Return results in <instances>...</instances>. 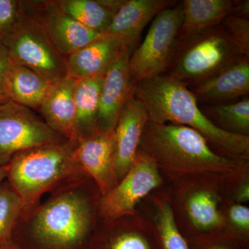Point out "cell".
Here are the masks:
<instances>
[{
	"label": "cell",
	"instance_id": "4dcf8cb0",
	"mask_svg": "<svg viewBox=\"0 0 249 249\" xmlns=\"http://www.w3.org/2000/svg\"><path fill=\"white\" fill-rule=\"evenodd\" d=\"M13 63L8 49L0 37V105L9 101L6 85Z\"/></svg>",
	"mask_w": 249,
	"mask_h": 249
},
{
	"label": "cell",
	"instance_id": "603a6c76",
	"mask_svg": "<svg viewBox=\"0 0 249 249\" xmlns=\"http://www.w3.org/2000/svg\"><path fill=\"white\" fill-rule=\"evenodd\" d=\"M52 83L30 69L13 63L7 79L9 100L38 110Z\"/></svg>",
	"mask_w": 249,
	"mask_h": 249
},
{
	"label": "cell",
	"instance_id": "484cf974",
	"mask_svg": "<svg viewBox=\"0 0 249 249\" xmlns=\"http://www.w3.org/2000/svg\"><path fill=\"white\" fill-rule=\"evenodd\" d=\"M22 211L20 198L5 180L0 185V247L11 241Z\"/></svg>",
	"mask_w": 249,
	"mask_h": 249
},
{
	"label": "cell",
	"instance_id": "3957f363",
	"mask_svg": "<svg viewBox=\"0 0 249 249\" xmlns=\"http://www.w3.org/2000/svg\"><path fill=\"white\" fill-rule=\"evenodd\" d=\"M134 96L143 105L150 122L191 127L219 155L249 160V137L217 127L198 107L194 93L175 76L161 74L141 80L134 86Z\"/></svg>",
	"mask_w": 249,
	"mask_h": 249
},
{
	"label": "cell",
	"instance_id": "4fadbf2b",
	"mask_svg": "<svg viewBox=\"0 0 249 249\" xmlns=\"http://www.w3.org/2000/svg\"><path fill=\"white\" fill-rule=\"evenodd\" d=\"M73 158L93 180L101 196L112 191L118 183L114 159V130L98 129L88 138L79 141Z\"/></svg>",
	"mask_w": 249,
	"mask_h": 249
},
{
	"label": "cell",
	"instance_id": "9c48e42d",
	"mask_svg": "<svg viewBox=\"0 0 249 249\" xmlns=\"http://www.w3.org/2000/svg\"><path fill=\"white\" fill-rule=\"evenodd\" d=\"M65 139L32 109L11 100L0 105V166L9 164L19 152Z\"/></svg>",
	"mask_w": 249,
	"mask_h": 249
},
{
	"label": "cell",
	"instance_id": "5b68a950",
	"mask_svg": "<svg viewBox=\"0 0 249 249\" xmlns=\"http://www.w3.org/2000/svg\"><path fill=\"white\" fill-rule=\"evenodd\" d=\"M177 227L186 240L226 229L222 207L225 193L209 183H166Z\"/></svg>",
	"mask_w": 249,
	"mask_h": 249
},
{
	"label": "cell",
	"instance_id": "44dd1931",
	"mask_svg": "<svg viewBox=\"0 0 249 249\" xmlns=\"http://www.w3.org/2000/svg\"><path fill=\"white\" fill-rule=\"evenodd\" d=\"M179 36L185 41L219 25L227 16L235 15L237 1L184 0Z\"/></svg>",
	"mask_w": 249,
	"mask_h": 249
},
{
	"label": "cell",
	"instance_id": "ac0fdd59",
	"mask_svg": "<svg viewBox=\"0 0 249 249\" xmlns=\"http://www.w3.org/2000/svg\"><path fill=\"white\" fill-rule=\"evenodd\" d=\"M77 80L67 76L52 83L39 108L47 125L68 139L78 140L75 129V89Z\"/></svg>",
	"mask_w": 249,
	"mask_h": 249
},
{
	"label": "cell",
	"instance_id": "1f68e13d",
	"mask_svg": "<svg viewBox=\"0 0 249 249\" xmlns=\"http://www.w3.org/2000/svg\"><path fill=\"white\" fill-rule=\"evenodd\" d=\"M226 199L245 204L249 201V177L237 183Z\"/></svg>",
	"mask_w": 249,
	"mask_h": 249
},
{
	"label": "cell",
	"instance_id": "6da1fadb",
	"mask_svg": "<svg viewBox=\"0 0 249 249\" xmlns=\"http://www.w3.org/2000/svg\"><path fill=\"white\" fill-rule=\"evenodd\" d=\"M139 149L155 162L165 183H209L227 196L249 177V160L219 155L200 133L186 126L148 121Z\"/></svg>",
	"mask_w": 249,
	"mask_h": 249
},
{
	"label": "cell",
	"instance_id": "7c38bea8",
	"mask_svg": "<svg viewBox=\"0 0 249 249\" xmlns=\"http://www.w3.org/2000/svg\"><path fill=\"white\" fill-rule=\"evenodd\" d=\"M88 249H164L155 226L142 213L99 218Z\"/></svg>",
	"mask_w": 249,
	"mask_h": 249
},
{
	"label": "cell",
	"instance_id": "ba28073f",
	"mask_svg": "<svg viewBox=\"0 0 249 249\" xmlns=\"http://www.w3.org/2000/svg\"><path fill=\"white\" fill-rule=\"evenodd\" d=\"M182 22V3L167 8L154 18L142 45L129 57L134 84L163 74L173 60Z\"/></svg>",
	"mask_w": 249,
	"mask_h": 249
},
{
	"label": "cell",
	"instance_id": "277c9868",
	"mask_svg": "<svg viewBox=\"0 0 249 249\" xmlns=\"http://www.w3.org/2000/svg\"><path fill=\"white\" fill-rule=\"evenodd\" d=\"M78 141L65 139L18 153L7 165L6 181L22 201L20 216L40 204L42 196L88 176L73 158Z\"/></svg>",
	"mask_w": 249,
	"mask_h": 249
},
{
	"label": "cell",
	"instance_id": "2e32d148",
	"mask_svg": "<svg viewBox=\"0 0 249 249\" xmlns=\"http://www.w3.org/2000/svg\"><path fill=\"white\" fill-rule=\"evenodd\" d=\"M175 2L168 0H123L106 34L119 38L132 53L147 24Z\"/></svg>",
	"mask_w": 249,
	"mask_h": 249
},
{
	"label": "cell",
	"instance_id": "d4e9b609",
	"mask_svg": "<svg viewBox=\"0 0 249 249\" xmlns=\"http://www.w3.org/2000/svg\"><path fill=\"white\" fill-rule=\"evenodd\" d=\"M214 124L231 133L249 137V98L231 104H217L207 107Z\"/></svg>",
	"mask_w": 249,
	"mask_h": 249
},
{
	"label": "cell",
	"instance_id": "4316f807",
	"mask_svg": "<svg viewBox=\"0 0 249 249\" xmlns=\"http://www.w3.org/2000/svg\"><path fill=\"white\" fill-rule=\"evenodd\" d=\"M226 221V230L240 240L249 242V208L225 199L222 204Z\"/></svg>",
	"mask_w": 249,
	"mask_h": 249
},
{
	"label": "cell",
	"instance_id": "e0dca14e",
	"mask_svg": "<svg viewBox=\"0 0 249 249\" xmlns=\"http://www.w3.org/2000/svg\"><path fill=\"white\" fill-rule=\"evenodd\" d=\"M124 47L115 36L105 34L66 57L67 75L76 80L105 76Z\"/></svg>",
	"mask_w": 249,
	"mask_h": 249
},
{
	"label": "cell",
	"instance_id": "cb8c5ba5",
	"mask_svg": "<svg viewBox=\"0 0 249 249\" xmlns=\"http://www.w3.org/2000/svg\"><path fill=\"white\" fill-rule=\"evenodd\" d=\"M123 0H58L67 14L91 30L106 34Z\"/></svg>",
	"mask_w": 249,
	"mask_h": 249
},
{
	"label": "cell",
	"instance_id": "ffe728a7",
	"mask_svg": "<svg viewBox=\"0 0 249 249\" xmlns=\"http://www.w3.org/2000/svg\"><path fill=\"white\" fill-rule=\"evenodd\" d=\"M137 210L155 226L163 249H189L186 238L177 227L167 186L149 195Z\"/></svg>",
	"mask_w": 249,
	"mask_h": 249
},
{
	"label": "cell",
	"instance_id": "d6a6232c",
	"mask_svg": "<svg viewBox=\"0 0 249 249\" xmlns=\"http://www.w3.org/2000/svg\"><path fill=\"white\" fill-rule=\"evenodd\" d=\"M6 177H7V165L0 166V185L6 179Z\"/></svg>",
	"mask_w": 249,
	"mask_h": 249
},
{
	"label": "cell",
	"instance_id": "7402d4cb",
	"mask_svg": "<svg viewBox=\"0 0 249 249\" xmlns=\"http://www.w3.org/2000/svg\"><path fill=\"white\" fill-rule=\"evenodd\" d=\"M103 76L77 80L75 89V129L78 142L98 129L100 96Z\"/></svg>",
	"mask_w": 249,
	"mask_h": 249
},
{
	"label": "cell",
	"instance_id": "f546056e",
	"mask_svg": "<svg viewBox=\"0 0 249 249\" xmlns=\"http://www.w3.org/2000/svg\"><path fill=\"white\" fill-rule=\"evenodd\" d=\"M19 11V1L0 0V37L11 30L17 20Z\"/></svg>",
	"mask_w": 249,
	"mask_h": 249
},
{
	"label": "cell",
	"instance_id": "d6986e66",
	"mask_svg": "<svg viewBox=\"0 0 249 249\" xmlns=\"http://www.w3.org/2000/svg\"><path fill=\"white\" fill-rule=\"evenodd\" d=\"M196 99L211 103L230 101L249 92V58L240 57L214 76L196 84Z\"/></svg>",
	"mask_w": 249,
	"mask_h": 249
},
{
	"label": "cell",
	"instance_id": "52a82bcc",
	"mask_svg": "<svg viewBox=\"0 0 249 249\" xmlns=\"http://www.w3.org/2000/svg\"><path fill=\"white\" fill-rule=\"evenodd\" d=\"M185 42L170 73L185 84H198L243 57L220 24Z\"/></svg>",
	"mask_w": 249,
	"mask_h": 249
},
{
	"label": "cell",
	"instance_id": "30bf717a",
	"mask_svg": "<svg viewBox=\"0 0 249 249\" xmlns=\"http://www.w3.org/2000/svg\"><path fill=\"white\" fill-rule=\"evenodd\" d=\"M165 184L155 162L139 148L133 163L117 186L101 196L99 218L110 220L132 214L145 197Z\"/></svg>",
	"mask_w": 249,
	"mask_h": 249
},
{
	"label": "cell",
	"instance_id": "f1b7e54d",
	"mask_svg": "<svg viewBox=\"0 0 249 249\" xmlns=\"http://www.w3.org/2000/svg\"><path fill=\"white\" fill-rule=\"evenodd\" d=\"M221 27L227 33L242 56L249 58V21L248 18L235 15L227 16Z\"/></svg>",
	"mask_w": 249,
	"mask_h": 249
},
{
	"label": "cell",
	"instance_id": "836d02e7",
	"mask_svg": "<svg viewBox=\"0 0 249 249\" xmlns=\"http://www.w3.org/2000/svg\"><path fill=\"white\" fill-rule=\"evenodd\" d=\"M0 249H18L16 245L13 243L11 241H9V242H6V243L4 244L1 247H0Z\"/></svg>",
	"mask_w": 249,
	"mask_h": 249
},
{
	"label": "cell",
	"instance_id": "8fae6325",
	"mask_svg": "<svg viewBox=\"0 0 249 249\" xmlns=\"http://www.w3.org/2000/svg\"><path fill=\"white\" fill-rule=\"evenodd\" d=\"M23 11L35 19L57 50L65 57L105 34L91 30L67 14L58 0L19 1Z\"/></svg>",
	"mask_w": 249,
	"mask_h": 249
},
{
	"label": "cell",
	"instance_id": "8992f818",
	"mask_svg": "<svg viewBox=\"0 0 249 249\" xmlns=\"http://www.w3.org/2000/svg\"><path fill=\"white\" fill-rule=\"evenodd\" d=\"M14 63L22 65L54 83L67 75L66 57L54 47L35 19L19 4L17 20L1 36Z\"/></svg>",
	"mask_w": 249,
	"mask_h": 249
},
{
	"label": "cell",
	"instance_id": "5bb4252c",
	"mask_svg": "<svg viewBox=\"0 0 249 249\" xmlns=\"http://www.w3.org/2000/svg\"><path fill=\"white\" fill-rule=\"evenodd\" d=\"M131 53L124 46L105 74L100 96L98 129L114 130L123 108L134 93L135 84L131 78L129 65Z\"/></svg>",
	"mask_w": 249,
	"mask_h": 249
},
{
	"label": "cell",
	"instance_id": "9a60e30c",
	"mask_svg": "<svg viewBox=\"0 0 249 249\" xmlns=\"http://www.w3.org/2000/svg\"><path fill=\"white\" fill-rule=\"evenodd\" d=\"M148 121L143 105L133 93L123 108L114 129V159L119 182L133 163Z\"/></svg>",
	"mask_w": 249,
	"mask_h": 249
},
{
	"label": "cell",
	"instance_id": "83f0119b",
	"mask_svg": "<svg viewBox=\"0 0 249 249\" xmlns=\"http://www.w3.org/2000/svg\"><path fill=\"white\" fill-rule=\"evenodd\" d=\"M189 249H249V242L240 240L227 230L188 239Z\"/></svg>",
	"mask_w": 249,
	"mask_h": 249
},
{
	"label": "cell",
	"instance_id": "7a4b0ae2",
	"mask_svg": "<svg viewBox=\"0 0 249 249\" xmlns=\"http://www.w3.org/2000/svg\"><path fill=\"white\" fill-rule=\"evenodd\" d=\"M101 199L89 177L67 183L20 216L11 242L19 249H88L99 220Z\"/></svg>",
	"mask_w": 249,
	"mask_h": 249
}]
</instances>
